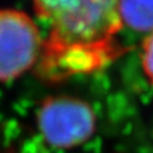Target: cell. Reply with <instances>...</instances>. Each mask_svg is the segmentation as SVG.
Listing matches in <instances>:
<instances>
[{
	"label": "cell",
	"mask_w": 153,
	"mask_h": 153,
	"mask_svg": "<svg viewBox=\"0 0 153 153\" xmlns=\"http://www.w3.org/2000/svg\"><path fill=\"white\" fill-rule=\"evenodd\" d=\"M121 0H34L48 28L39 63L44 79L59 81L102 69L122 54Z\"/></svg>",
	"instance_id": "cell-1"
},
{
	"label": "cell",
	"mask_w": 153,
	"mask_h": 153,
	"mask_svg": "<svg viewBox=\"0 0 153 153\" xmlns=\"http://www.w3.org/2000/svg\"><path fill=\"white\" fill-rule=\"evenodd\" d=\"M37 128L53 148L68 149L88 141L97 128V114L85 100L74 97L46 98L37 111Z\"/></svg>",
	"instance_id": "cell-2"
},
{
	"label": "cell",
	"mask_w": 153,
	"mask_h": 153,
	"mask_svg": "<svg viewBox=\"0 0 153 153\" xmlns=\"http://www.w3.org/2000/svg\"><path fill=\"white\" fill-rule=\"evenodd\" d=\"M42 50L40 30L25 12L0 10V82L19 77L41 58Z\"/></svg>",
	"instance_id": "cell-3"
},
{
	"label": "cell",
	"mask_w": 153,
	"mask_h": 153,
	"mask_svg": "<svg viewBox=\"0 0 153 153\" xmlns=\"http://www.w3.org/2000/svg\"><path fill=\"white\" fill-rule=\"evenodd\" d=\"M122 24L141 33H153V0H121Z\"/></svg>",
	"instance_id": "cell-4"
},
{
	"label": "cell",
	"mask_w": 153,
	"mask_h": 153,
	"mask_svg": "<svg viewBox=\"0 0 153 153\" xmlns=\"http://www.w3.org/2000/svg\"><path fill=\"white\" fill-rule=\"evenodd\" d=\"M141 63L146 77L153 85V33L146 37L142 44Z\"/></svg>",
	"instance_id": "cell-5"
}]
</instances>
